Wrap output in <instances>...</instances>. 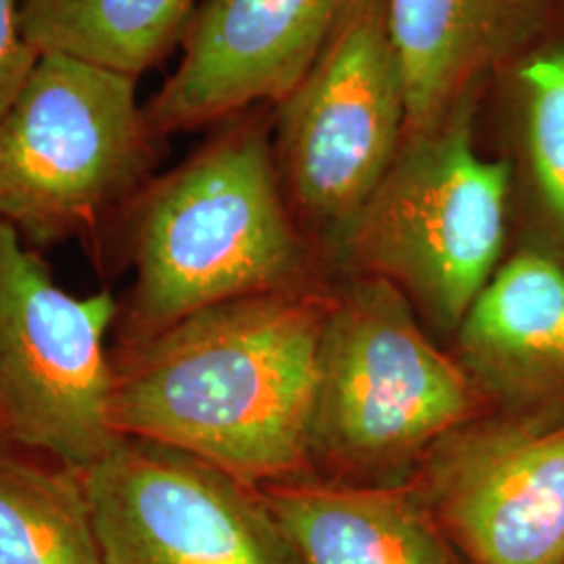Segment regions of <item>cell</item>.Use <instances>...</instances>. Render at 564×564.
I'll use <instances>...</instances> for the list:
<instances>
[{
  "label": "cell",
  "instance_id": "1",
  "mask_svg": "<svg viewBox=\"0 0 564 564\" xmlns=\"http://www.w3.org/2000/svg\"><path fill=\"white\" fill-rule=\"evenodd\" d=\"M333 291L321 284L195 312L120 349V435L176 447L242 484L305 481Z\"/></svg>",
  "mask_w": 564,
  "mask_h": 564
},
{
  "label": "cell",
  "instance_id": "2",
  "mask_svg": "<svg viewBox=\"0 0 564 564\" xmlns=\"http://www.w3.org/2000/svg\"><path fill=\"white\" fill-rule=\"evenodd\" d=\"M272 128L270 102L218 121L107 230L99 247L134 268L121 349L212 305L318 284L326 263L282 193Z\"/></svg>",
  "mask_w": 564,
  "mask_h": 564
},
{
  "label": "cell",
  "instance_id": "3",
  "mask_svg": "<svg viewBox=\"0 0 564 564\" xmlns=\"http://www.w3.org/2000/svg\"><path fill=\"white\" fill-rule=\"evenodd\" d=\"M487 412L463 364L426 337L414 305L383 279L333 291L314 393L310 458L335 484H408L402 470Z\"/></svg>",
  "mask_w": 564,
  "mask_h": 564
},
{
  "label": "cell",
  "instance_id": "4",
  "mask_svg": "<svg viewBox=\"0 0 564 564\" xmlns=\"http://www.w3.org/2000/svg\"><path fill=\"white\" fill-rule=\"evenodd\" d=\"M485 95L408 132L333 265L395 284L440 328L454 330L508 256L512 172L479 142Z\"/></svg>",
  "mask_w": 564,
  "mask_h": 564
},
{
  "label": "cell",
  "instance_id": "5",
  "mask_svg": "<svg viewBox=\"0 0 564 564\" xmlns=\"http://www.w3.org/2000/svg\"><path fill=\"white\" fill-rule=\"evenodd\" d=\"M137 78L67 55H41L0 116V220L28 245L97 247L155 176L165 141Z\"/></svg>",
  "mask_w": 564,
  "mask_h": 564
},
{
  "label": "cell",
  "instance_id": "6",
  "mask_svg": "<svg viewBox=\"0 0 564 564\" xmlns=\"http://www.w3.org/2000/svg\"><path fill=\"white\" fill-rule=\"evenodd\" d=\"M408 90L384 0H356L300 84L274 105L289 209L333 265L408 134Z\"/></svg>",
  "mask_w": 564,
  "mask_h": 564
},
{
  "label": "cell",
  "instance_id": "7",
  "mask_svg": "<svg viewBox=\"0 0 564 564\" xmlns=\"http://www.w3.org/2000/svg\"><path fill=\"white\" fill-rule=\"evenodd\" d=\"M111 293L72 295L0 220V442L86 470L121 435L113 423Z\"/></svg>",
  "mask_w": 564,
  "mask_h": 564
},
{
  "label": "cell",
  "instance_id": "8",
  "mask_svg": "<svg viewBox=\"0 0 564 564\" xmlns=\"http://www.w3.org/2000/svg\"><path fill=\"white\" fill-rule=\"evenodd\" d=\"M105 564H302L258 487L121 435L82 470Z\"/></svg>",
  "mask_w": 564,
  "mask_h": 564
},
{
  "label": "cell",
  "instance_id": "9",
  "mask_svg": "<svg viewBox=\"0 0 564 564\" xmlns=\"http://www.w3.org/2000/svg\"><path fill=\"white\" fill-rule=\"evenodd\" d=\"M463 564H564V419L487 410L410 479Z\"/></svg>",
  "mask_w": 564,
  "mask_h": 564
},
{
  "label": "cell",
  "instance_id": "10",
  "mask_svg": "<svg viewBox=\"0 0 564 564\" xmlns=\"http://www.w3.org/2000/svg\"><path fill=\"white\" fill-rule=\"evenodd\" d=\"M356 0H202L182 57L144 102L155 137L212 128L279 102L300 84Z\"/></svg>",
  "mask_w": 564,
  "mask_h": 564
},
{
  "label": "cell",
  "instance_id": "11",
  "mask_svg": "<svg viewBox=\"0 0 564 564\" xmlns=\"http://www.w3.org/2000/svg\"><path fill=\"white\" fill-rule=\"evenodd\" d=\"M458 362L487 410L564 419V262L523 242L456 328Z\"/></svg>",
  "mask_w": 564,
  "mask_h": 564
},
{
  "label": "cell",
  "instance_id": "12",
  "mask_svg": "<svg viewBox=\"0 0 564 564\" xmlns=\"http://www.w3.org/2000/svg\"><path fill=\"white\" fill-rule=\"evenodd\" d=\"M408 132L444 120L564 20V0H384Z\"/></svg>",
  "mask_w": 564,
  "mask_h": 564
},
{
  "label": "cell",
  "instance_id": "13",
  "mask_svg": "<svg viewBox=\"0 0 564 564\" xmlns=\"http://www.w3.org/2000/svg\"><path fill=\"white\" fill-rule=\"evenodd\" d=\"M302 564H463L410 484L260 489Z\"/></svg>",
  "mask_w": 564,
  "mask_h": 564
},
{
  "label": "cell",
  "instance_id": "14",
  "mask_svg": "<svg viewBox=\"0 0 564 564\" xmlns=\"http://www.w3.org/2000/svg\"><path fill=\"white\" fill-rule=\"evenodd\" d=\"M481 113L512 172L523 242L564 262V20L491 80Z\"/></svg>",
  "mask_w": 564,
  "mask_h": 564
},
{
  "label": "cell",
  "instance_id": "15",
  "mask_svg": "<svg viewBox=\"0 0 564 564\" xmlns=\"http://www.w3.org/2000/svg\"><path fill=\"white\" fill-rule=\"evenodd\" d=\"M202 0H23V32L39 55H67L130 78L181 46Z\"/></svg>",
  "mask_w": 564,
  "mask_h": 564
},
{
  "label": "cell",
  "instance_id": "16",
  "mask_svg": "<svg viewBox=\"0 0 564 564\" xmlns=\"http://www.w3.org/2000/svg\"><path fill=\"white\" fill-rule=\"evenodd\" d=\"M0 564H105L80 470L0 445Z\"/></svg>",
  "mask_w": 564,
  "mask_h": 564
},
{
  "label": "cell",
  "instance_id": "17",
  "mask_svg": "<svg viewBox=\"0 0 564 564\" xmlns=\"http://www.w3.org/2000/svg\"><path fill=\"white\" fill-rule=\"evenodd\" d=\"M23 0H0V116L15 101L41 55L23 32Z\"/></svg>",
  "mask_w": 564,
  "mask_h": 564
}]
</instances>
